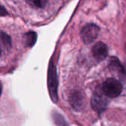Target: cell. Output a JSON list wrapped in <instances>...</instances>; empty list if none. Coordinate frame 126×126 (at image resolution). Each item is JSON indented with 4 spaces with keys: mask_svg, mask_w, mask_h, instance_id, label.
Returning <instances> with one entry per match:
<instances>
[{
    "mask_svg": "<svg viewBox=\"0 0 126 126\" xmlns=\"http://www.w3.org/2000/svg\"><path fill=\"white\" fill-rule=\"evenodd\" d=\"M83 97L79 93H76L71 96V105L74 107V108H81L83 104Z\"/></svg>",
    "mask_w": 126,
    "mask_h": 126,
    "instance_id": "7",
    "label": "cell"
},
{
    "mask_svg": "<svg viewBox=\"0 0 126 126\" xmlns=\"http://www.w3.org/2000/svg\"><path fill=\"white\" fill-rule=\"evenodd\" d=\"M125 47H126V45H125Z\"/></svg>",
    "mask_w": 126,
    "mask_h": 126,
    "instance_id": "12",
    "label": "cell"
},
{
    "mask_svg": "<svg viewBox=\"0 0 126 126\" xmlns=\"http://www.w3.org/2000/svg\"><path fill=\"white\" fill-rule=\"evenodd\" d=\"M1 94H2V84L0 82V95H1Z\"/></svg>",
    "mask_w": 126,
    "mask_h": 126,
    "instance_id": "10",
    "label": "cell"
},
{
    "mask_svg": "<svg viewBox=\"0 0 126 126\" xmlns=\"http://www.w3.org/2000/svg\"><path fill=\"white\" fill-rule=\"evenodd\" d=\"M28 3L35 8H43L46 6L48 0H27Z\"/></svg>",
    "mask_w": 126,
    "mask_h": 126,
    "instance_id": "8",
    "label": "cell"
},
{
    "mask_svg": "<svg viewBox=\"0 0 126 126\" xmlns=\"http://www.w3.org/2000/svg\"><path fill=\"white\" fill-rule=\"evenodd\" d=\"M108 105V100L100 93L94 94L91 98V106L93 109L99 113L102 112Z\"/></svg>",
    "mask_w": 126,
    "mask_h": 126,
    "instance_id": "4",
    "label": "cell"
},
{
    "mask_svg": "<svg viewBox=\"0 0 126 126\" xmlns=\"http://www.w3.org/2000/svg\"><path fill=\"white\" fill-rule=\"evenodd\" d=\"M108 53V50L107 45L101 42L96 43L92 48L93 56L98 61L104 60L107 57Z\"/></svg>",
    "mask_w": 126,
    "mask_h": 126,
    "instance_id": "5",
    "label": "cell"
},
{
    "mask_svg": "<svg viewBox=\"0 0 126 126\" xmlns=\"http://www.w3.org/2000/svg\"><path fill=\"white\" fill-rule=\"evenodd\" d=\"M1 39H2V41L4 45H5L7 48L10 49V48L11 47V46H12L11 37H10L8 34H6L5 33H3V32H2V33H1Z\"/></svg>",
    "mask_w": 126,
    "mask_h": 126,
    "instance_id": "9",
    "label": "cell"
},
{
    "mask_svg": "<svg viewBox=\"0 0 126 126\" xmlns=\"http://www.w3.org/2000/svg\"><path fill=\"white\" fill-rule=\"evenodd\" d=\"M48 87L50 94L54 102L57 101V78L54 65L50 63L48 73Z\"/></svg>",
    "mask_w": 126,
    "mask_h": 126,
    "instance_id": "3",
    "label": "cell"
},
{
    "mask_svg": "<svg viewBox=\"0 0 126 126\" xmlns=\"http://www.w3.org/2000/svg\"><path fill=\"white\" fill-rule=\"evenodd\" d=\"M25 43L26 45V46L28 47H32L33 45H34L36 41V33L35 32L31 31L27 33L25 35Z\"/></svg>",
    "mask_w": 126,
    "mask_h": 126,
    "instance_id": "6",
    "label": "cell"
},
{
    "mask_svg": "<svg viewBox=\"0 0 126 126\" xmlns=\"http://www.w3.org/2000/svg\"><path fill=\"white\" fill-rule=\"evenodd\" d=\"M2 54V48H1V45H0V56Z\"/></svg>",
    "mask_w": 126,
    "mask_h": 126,
    "instance_id": "11",
    "label": "cell"
},
{
    "mask_svg": "<svg viewBox=\"0 0 126 126\" xmlns=\"http://www.w3.org/2000/svg\"><path fill=\"white\" fill-rule=\"evenodd\" d=\"M122 85L115 79H108L102 85V91L105 96L111 98L117 97L122 92Z\"/></svg>",
    "mask_w": 126,
    "mask_h": 126,
    "instance_id": "1",
    "label": "cell"
},
{
    "mask_svg": "<svg viewBox=\"0 0 126 126\" xmlns=\"http://www.w3.org/2000/svg\"><path fill=\"white\" fill-rule=\"evenodd\" d=\"M99 33V28L96 25L93 23L87 24L81 31V38L85 43L89 44L97 39Z\"/></svg>",
    "mask_w": 126,
    "mask_h": 126,
    "instance_id": "2",
    "label": "cell"
}]
</instances>
